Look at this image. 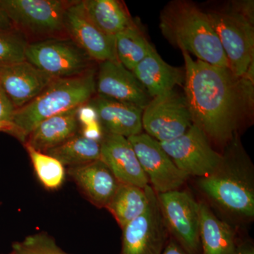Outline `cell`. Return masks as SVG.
Wrapping results in <instances>:
<instances>
[{"label":"cell","instance_id":"1","mask_svg":"<svg viewBox=\"0 0 254 254\" xmlns=\"http://www.w3.org/2000/svg\"><path fill=\"white\" fill-rule=\"evenodd\" d=\"M185 91L193 125L209 141L227 144L254 101V73L237 77L229 68L193 60L185 50Z\"/></svg>","mask_w":254,"mask_h":254},{"label":"cell","instance_id":"2","mask_svg":"<svg viewBox=\"0 0 254 254\" xmlns=\"http://www.w3.org/2000/svg\"><path fill=\"white\" fill-rule=\"evenodd\" d=\"M220 165L198 186L211 205L232 220L254 218V172L250 158L237 136L227 144Z\"/></svg>","mask_w":254,"mask_h":254},{"label":"cell","instance_id":"3","mask_svg":"<svg viewBox=\"0 0 254 254\" xmlns=\"http://www.w3.org/2000/svg\"><path fill=\"white\" fill-rule=\"evenodd\" d=\"M162 34L173 46L193 54L198 60L229 68L228 62L208 14L193 3L174 1L160 15Z\"/></svg>","mask_w":254,"mask_h":254},{"label":"cell","instance_id":"4","mask_svg":"<svg viewBox=\"0 0 254 254\" xmlns=\"http://www.w3.org/2000/svg\"><path fill=\"white\" fill-rule=\"evenodd\" d=\"M95 91V71L92 68L79 76L54 78L36 98L15 110L12 135L24 142L38 124L86 104Z\"/></svg>","mask_w":254,"mask_h":254},{"label":"cell","instance_id":"5","mask_svg":"<svg viewBox=\"0 0 254 254\" xmlns=\"http://www.w3.org/2000/svg\"><path fill=\"white\" fill-rule=\"evenodd\" d=\"M253 1L233 3L225 9L207 13L225 52L229 69L237 77L254 67Z\"/></svg>","mask_w":254,"mask_h":254},{"label":"cell","instance_id":"6","mask_svg":"<svg viewBox=\"0 0 254 254\" xmlns=\"http://www.w3.org/2000/svg\"><path fill=\"white\" fill-rule=\"evenodd\" d=\"M15 30L21 34L55 37L66 33L65 12L71 1L61 0H0Z\"/></svg>","mask_w":254,"mask_h":254},{"label":"cell","instance_id":"7","mask_svg":"<svg viewBox=\"0 0 254 254\" xmlns=\"http://www.w3.org/2000/svg\"><path fill=\"white\" fill-rule=\"evenodd\" d=\"M25 56L53 78L79 76L91 69V58L71 39L48 38L28 43Z\"/></svg>","mask_w":254,"mask_h":254},{"label":"cell","instance_id":"8","mask_svg":"<svg viewBox=\"0 0 254 254\" xmlns=\"http://www.w3.org/2000/svg\"><path fill=\"white\" fill-rule=\"evenodd\" d=\"M156 194L172 238L189 254H200L199 202L187 190Z\"/></svg>","mask_w":254,"mask_h":254},{"label":"cell","instance_id":"9","mask_svg":"<svg viewBox=\"0 0 254 254\" xmlns=\"http://www.w3.org/2000/svg\"><path fill=\"white\" fill-rule=\"evenodd\" d=\"M193 125L185 95L173 91L150 100L142 115L145 133L158 142L182 136Z\"/></svg>","mask_w":254,"mask_h":254},{"label":"cell","instance_id":"10","mask_svg":"<svg viewBox=\"0 0 254 254\" xmlns=\"http://www.w3.org/2000/svg\"><path fill=\"white\" fill-rule=\"evenodd\" d=\"M160 144L177 168L189 177L208 176L222 160V155L212 148L204 133L193 124L182 136Z\"/></svg>","mask_w":254,"mask_h":254},{"label":"cell","instance_id":"11","mask_svg":"<svg viewBox=\"0 0 254 254\" xmlns=\"http://www.w3.org/2000/svg\"><path fill=\"white\" fill-rule=\"evenodd\" d=\"M149 204L144 213L123 230L120 254H162L169 240L156 193L149 187Z\"/></svg>","mask_w":254,"mask_h":254},{"label":"cell","instance_id":"12","mask_svg":"<svg viewBox=\"0 0 254 254\" xmlns=\"http://www.w3.org/2000/svg\"><path fill=\"white\" fill-rule=\"evenodd\" d=\"M138 162L156 193L180 190L190 177L180 171L160 142L145 133L128 138Z\"/></svg>","mask_w":254,"mask_h":254},{"label":"cell","instance_id":"13","mask_svg":"<svg viewBox=\"0 0 254 254\" xmlns=\"http://www.w3.org/2000/svg\"><path fill=\"white\" fill-rule=\"evenodd\" d=\"M64 28L71 39L92 60L100 62L117 59L115 37L100 31L88 17L82 1H73L64 16Z\"/></svg>","mask_w":254,"mask_h":254},{"label":"cell","instance_id":"14","mask_svg":"<svg viewBox=\"0 0 254 254\" xmlns=\"http://www.w3.org/2000/svg\"><path fill=\"white\" fill-rule=\"evenodd\" d=\"M95 90L102 96L143 110L152 99L132 71L117 59L100 63Z\"/></svg>","mask_w":254,"mask_h":254},{"label":"cell","instance_id":"15","mask_svg":"<svg viewBox=\"0 0 254 254\" xmlns=\"http://www.w3.org/2000/svg\"><path fill=\"white\" fill-rule=\"evenodd\" d=\"M100 160L108 167L120 183L140 188L149 185L128 138L106 133L100 141Z\"/></svg>","mask_w":254,"mask_h":254},{"label":"cell","instance_id":"16","mask_svg":"<svg viewBox=\"0 0 254 254\" xmlns=\"http://www.w3.org/2000/svg\"><path fill=\"white\" fill-rule=\"evenodd\" d=\"M53 79L27 60L0 66V86L16 110L36 98Z\"/></svg>","mask_w":254,"mask_h":254},{"label":"cell","instance_id":"17","mask_svg":"<svg viewBox=\"0 0 254 254\" xmlns=\"http://www.w3.org/2000/svg\"><path fill=\"white\" fill-rule=\"evenodd\" d=\"M68 174L82 194L99 208H106L120 184L100 160L68 168Z\"/></svg>","mask_w":254,"mask_h":254},{"label":"cell","instance_id":"18","mask_svg":"<svg viewBox=\"0 0 254 254\" xmlns=\"http://www.w3.org/2000/svg\"><path fill=\"white\" fill-rule=\"evenodd\" d=\"M89 104L95 108L98 121L107 133L128 138L143 131V109L139 107L100 95L91 98Z\"/></svg>","mask_w":254,"mask_h":254},{"label":"cell","instance_id":"19","mask_svg":"<svg viewBox=\"0 0 254 254\" xmlns=\"http://www.w3.org/2000/svg\"><path fill=\"white\" fill-rule=\"evenodd\" d=\"M132 73L151 98L173 91L175 86L185 83V72L165 63L153 47Z\"/></svg>","mask_w":254,"mask_h":254},{"label":"cell","instance_id":"20","mask_svg":"<svg viewBox=\"0 0 254 254\" xmlns=\"http://www.w3.org/2000/svg\"><path fill=\"white\" fill-rule=\"evenodd\" d=\"M78 108L43 120L28 135L24 145L45 153L76 136L80 127Z\"/></svg>","mask_w":254,"mask_h":254},{"label":"cell","instance_id":"21","mask_svg":"<svg viewBox=\"0 0 254 254\" xmlns=\"http://www.w3.org/2000/svg\"><path fill=\"white\" fill-rule=\"evenodd\" d=\"M200 254H237L240 240L235 229L199 202Z\"/></svg>","mask_w":254,"mask_h":254},{"label":"cell","instance_id":"22","mask_svg":"<svg viewBox=\"0 0 254 254\" xmlns=\"http://www.w3.org/2000/svg\"><path fill=\"white\" fill-rule=\"evenodd\" d=\"M149 187L119 184L106 208L122 229L144 213L149 204Z\"/></svg>","mask_w":254,"mask_h":254},{"label":"cell","instance_id":"23","mask_svg":"<svg viewBox=\"0 0 254 254\" xmlns=\"http://www.w3.org/2000/svg\"><path fill=\"white\" fill-rule=\"evenodd\" d=\"M87 15L100 31L115 37L133 23L129 14L118 0L82 1Z\"/></svg>","mask_w":254,"mask_h":254},{"label":"cell","instance_id":"24","mask_svg":"<svg viewBox=\"0 0 254 254\" xmlns=\"http://www.w3.org/2000/svg\"><path fill=\"white\" fill-rule=\"evenodd\" d=\"M45 153L59 160L64 166L72 168L100 160V141L90 139L78 133Z\"/></svg>","mask_w":254,"mask_h":254},{"label":"cell","instance_id":"25","mask_svg":"<svg viewBox=\"0 0 254 254\" xmlns=\"http://www.w3.org/2000/svg\"><path fill=\"white\" fill-rule=\"evenodd\" d=\"M115 46L117 60L131 71L153 48L134 23L115 36Z\"/></svg>","mask_w":254,"mask_h":254},{"label":"cell","instance_id":"26","mask_svg":"<svg viewBox=\"0 0 254 254\" xmlns=\"http://www.w3.org/2000/svg\"><path fill=\"white\" fill-rule=\"evenodd\" d=\"M38 180L47 190H58L65 179L64 166L56 158L24 145Z\"/></svg>","mask_w":254,"mask_h":254},{"label":"cell","instance_id":"27","mask_svg":"<svg viewBox=\"0 0 254 254\" xmlns=\"http://www.w3.org/2000/svg\"><path fill=\"white\" fill-rule=\"evenodd\" d=\"M27 42L15 29L0 31V66L26 60Z\"/></svg>","mask_w":254,"mask_h":254},{"label":"cell","instance_id":"28","mask_svg":"<svg viewBox=\"0 0 254 254\" xmlns=\"http://www.w3.org/2000/svg\"><path fill=\"white\" fill-rule=\"evenodd\" d=\"M12 250L17 254H70L62 250L53 237L43 232L14 242Z\"/></svg>","mask_w":254,"mask_h":254},{"label":"cell","instance_id":"29","mask_svg":"<svg viewBox=\"0 0 254 254\" xmlns=\"http://www.w3.org/2000/svg\"><path fill=\"white\" fill-rule=\"evenodd\" d=\"M16 108L0 86V123H11Z\"/></svg>","mask_w":254,"mask_h":254},{"label":"cell","instance_id":"30","mask_svg":"<svg viewBox=\"0 0 254 254\" xmlns=\"http://www.w3.org/2000/svg\"><path fill=\"white\" fill-rule=\"evenodd\" d=\"M77 118L78 123L82 127L98 121V115L95 108L88 103L78 108Z\"/></svg>","mask_w":254,"mask_h":254},{"label":"cell","instance_id":"31","mask_svg":"<svg viewBox=\"0 0 254 254\" xmlns=\"http://www.w3.org/2000/svg\"><path fill=\"white\" fill-rule=\"evenodd\" d=\"M81 134L90 139L98 141H101L104 136V134H103V128L99 121L91 124L88 126L83 127L82 128Z\"/></svg>","mask_w":254,"mask_h":254},{"label":"cell","instance_id":"32","mask_svg":"<svg viewBox=\"0 0 254 254\" xmlns=\"http://www.w3.org/2000/svg\"><path fill=\"white\" fill-rule=\"evenodd\" d=\"M162 254H189L178 243L170 237Z\"/></svg>","mask_w":254,"mask_h":254},{"label":"cell","instance_id":"33","mask_svg":"<svg viewBox=\"0 0 254 254\" xmlns=\"http://www.w3.org/2000/svg\"><path fill=\"white\" fill-rule=\"evenodd\" d=\"M237 254H254V247L252 241H240L237 246Z\"/></svg>","mask_w":254,"mask_h":254},{"label":"cell","instance_id":"34","mask_svg":"<svg viewBox=\"0 0 254 254\" xmlns=\"http://www.w3.org/2000/svg\"><path fill=\"white\" fill-rule=\"evenodd\" d=\"M11 29H14L12 23H11L6 11L3 9L2 6L0 3V31L1 30Z\"/></svg>","mask_w":254,"mask_h":254},{"label":"cell","instance_id":"35","mask_svg":"<svg viewBox=\"0 0 254 254\" xmlns=\"http://www.w3.org/2000/svg\"><path fill=\"white\" fill-rule=\"evenodd\" d=\"M14 131V126L12 123H0V131L13 134Z\"/></svg>","mask_w":254,"mask_h":254},{"label":"cell","instance_id":"36","mask_svg":"<svg viewBox=\"0 0 254 254\" xmlns=\"http://www.w3.org/2000/svg\"><path fill=\"white\" fill-rule=\"evenodd\" d=\"M16 254V252H15L14 250H12V252H10L9 254Z\"/></svg>","mask_w":254,"mask_h":254}]
</instances>
